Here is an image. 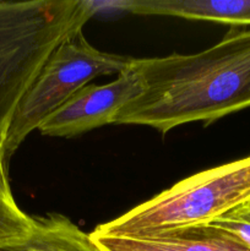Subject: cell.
Here are the masks:
<instances>
[{"instance_id": "6", "label": "cell", "mask_w": 250, "mask_h": 251, "mask_svg": "<svg viewBox=\"0 0 250 251\" xmlns=\"http://www.w3.org/2000/svg\"><path fill=\"white\" fill-rule=\"evenodd\" d=\"M90 235L100 251H250L234 234L210 223L141 237L108 235L97 230Z\"/></svg>"}, {"instance_id": "2", "label": "cell", "mask_w": 250, "mask_h": 251, "mask_svg": "<svg viewBox=\"0 0 250 251\" xmlns=\"http://www.w3.org/2000/svg\"><path fill=\"white\" fill-rule=\"evenodd\" d=\"M100 2L87 0L0 1V164L17 107L51 54L81 31Z\"/></svg>"}, {"instance_id": "7", "label": "cell", "mask_w": 250, "mask_h": 251, "mask_svg": "<svg viewBox=\"0 0 250 251\" xmlns=\"http://www.w3.org/2000/svg\"><path fill=\"white\" fill-rule=\"evenodd\" d=\"M114 6L136 15H161L250 27V0H130L115 2Z\"/></svg>"}, {"instance_id": "10", "label": "cell", "mask_w": 250, "mask_h": 251, "mask_svg": "<svg viewBox=\"0 0 250 251\" xmlns=\"http://www.w3.org/2000/svg\"><path fill=\"white\" fill-rule=\"evenodd\" d=\"M210 225L232 233L250 248V208L247 206H238Z\"/></svg>"}, {"instance_id": "1", "label": "cell", "mask_w": 250, "mask_h": 251, "mask_svg": "<svg viewBox=\"0 0 250 251\" xmlns=\"http://www.w3.org/2000/svg\"><path fill=\"white\" fill-rule=\"evenodd\" d=\"M142 82L114 124L146 125L166 135L194 122L205 125L250 108V27L230 26L211 48L195 54L131 58Z\"/></svg>"}, {"instance_id": "3", "label": "cell", "mask_w": 250, "mask_h": 251, "mask_svg": "<svg viewBox=\"0 0 250 251\" xmlns=\"http://www.w3.org/2000/svg\"><path fill=\"white\" fill-rule=\"evenodd\" d=\"M249 201L248 156L189 176L95 230L108 235L141 237L208 225Z\"/></svg>"}, {"instance_id": "4", "label": "cell", "mask_w": 250, "mask_h": 251, "mask_svg": "<svg viewBox=\"0 0 250 251\" xmlns=\"http://www.w3.org/2000/svg\"><path fill=\"white\" fill-rule=\"evenodd\" d=\"M131 58L96 49L82 29L54 50L20 102L5 142L7 162L26 137L78 90L100 76L119 75Z\"/></svg>"}, {"instance_id": "12", "label": "cell", "mask_w": 250, "mask_h": 251, "mask_svg": "<svg viewBox=\"0 0 250 251\" xmlns=\"http://www.w3.org/2000/svg\"><path fill=\"white\" fill-rule=\"evenodd\" d=\"M244 206H247V207H250V201H249V202H247V203H245Z\"/></svg>"}, {"instance_id": "13", "label": "cell", "mask_w": 250, "mask_h": 251, "mask_svg": "<svg viewBox=\"0 0 250 251\" xmlns=\"http://www.w3.org/2000/svg\"><path fill=\"white\" fill-rule=\"evenodd\" d=\"M249 208H250V207H249Z\"/></svg>"}, {"instance_id": "11", "label": "cell", "mask_w": 250, "mask_h": 251, "mask_svg": "<svg viewBox=\"0 0 250 251\" xmlns=\"http://www.w3.org/2000/svg\"><path fill=\"white\" fill-rule=\"evenodd\" d=\"M5 173H6V171H5V169L0 166V174H5Z\"/></svg>"}, {"instance_id": "9", "label": "cell", "mask_w": 250, "mask_h": 251, "mask_svg": "<svg viewBox=\"0 0 250 251\" xmlns=\"http://www.w3.org/2000/svg\"><path fill=\"white\" fill-rule=\"evenodd\" d=\"M34 217L17 206L9 180L0 179V245L24 239L32 232Z\"/></svg>"}, {"instance_id": "8", "label": "cell", "mask_w": 250, "mask_h": 251, "mask_svg": "<svg viewBox=\"0 0 250 251\" xmlns=\"http://www.w3.org/2000/svg\"><path fill=\"white\" fill-rule=\"evenodd\" d=\"M0 251H100L75 223L61 215L34 217L32 232L24 239L0 245Z\"/></svg>"}, {"instance_id": "5", "label": "cell", "mask_w": 250, "mask_h": 251, "mask_svg": "<svg viewBox=\"0 0 250 251\" xmlns=\"http://www.w3.org/2000/svg\"><path fill=\"white\" fill-rule=\"evenodd\" d=\"M142 91L141 80L129 64L115 80L105 85H87L78 90L51 113L38 130L46 136L69 139L103 125L114 124L118 113Z\"/></svg>"}]
</instances>
